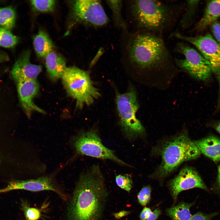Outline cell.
Segmentation results:
<instances>
[{"label":"cell","mask_w":220,"mask_h":220,"mask_svg":"<svg viewBox=\"0 0 220 220\" xmlns=\"http://www.w3.org/2000/svg\"><path fill=\"white\" fill-rule=\"evenodd\" d=\"M108 196L104 177L94 165L82 173L68 209L69 220H101Z\"/></svg>","instance_id":"6da1fadb"},{"label":"cell","mask_w":220,"mask_h":220,"mask_svg":"<svg viewBox=\"0 0 220 220\" xmlns=\"http://www.w3.org/2000/svg\"><path fill=\"white\" fill-rule=\"evenodd\" d=\"M185 3L158 0L133 1L131 12L140 32L162 36L174 27L184 11Z\"/></svg>","instance_id":"7a4b0ae2"},{"label":"cell","mask_w":220,"mask_h":220,"mask_svg":"<svg viewBox=\"0 0 220 220\" xmlns=\"http://www.w3.org/2000/svg\"><path fill=\"white\" fill-rule=\"evenodd\" d=\"M128 52L131 62L143 69H160L172 64L173 59L162 36L139 32L131 39Z\"/></svg>","instance_id":"3957f363"},{"label":"cell","mask_w":220,"mask_h":220,"mask_svg":"<svg viewBox=\"0 0 220 220\" xmlns=\"http://www.w3.org/2000/svg\"><path fill=\"white\" fill-rule=\"evenodd\" d=\"M201 153L194 141L182 133L166 142L162 148L161 163L156 171V177H165L185 161L195 159Z\"/></svg>","instance_id":"277c9868"},{"label":"cell","mask_w":220,"mask_h":220,"mask_svg":"<svg viewBox=\"0 0 220 220\" xmlns=\"http://www.w3.org/2000/svg\"><path fill=\"white\" fill-rule=\"evenodd\" d=\"M61 79L68 95L75 100L77 108L91 105L101 96L88 73L77 67H67Z\"/></svg>","instance_id":"5b68a950"},{"label":"cell","mask_w":220,"mask_h":220,"mask_svg":"<svg viewBox=\"0 0 220 220\" xmlns=\"http://www.w3.org/2000/svg\"><path fill=\"white\" fill-rule=\"evenodd\" d=\"M135 90L131 88L126 93H117L116 108L120 125L125 137L131 139L143 134L145 130L136 117L139 105Z\"/></svg>","instance_id":"8992f818"},{"label":"cell","mask_w":220,"mask_h":220,"mask_svg":"<svg viewBox=\"0 0 220 220\" xmlns=\"http://www.w3.org/2000/svg\"><path fill=\"white\" fill-rule=\"evenodd\" d=\"M72 144L79 154L98 159L109 160L120 165L130 167L102 143L98 132L94 129L82 131L74 136Z\"/></svg>","instance_id":"52a82bcc"},{"label":"cell","mask_w":220,"mask_h":220,"mask_svg":"<svg viewBox=\"0 0 220 220\" xmlns=\"http://www.w3.org/2000/svg\"><path fill=\"white\" fill-rule=\"evenodd\" d=\"M175 50L184 57L174 59L179 67L198 79L207 81L211 78L212 72L210 64L200 53L183 42L178 43Z\"/></svg>","instance_id":"ba28073f"},{"label":"cell","mask_w":220,"mask_h":220,"mask_svg":"<svg viewBox=\"0 0 220 220\" xmlns=\"http://www.w3.org/2000/svg\"><path fill=\"white\" fill-rule=\"evenodd\" d=\"M172 36L188 42L195 46L208 62L212 72L216 75L220 85V45L210 34L189 36L174 31Z\"/></svg>","instance_id":"9c48e42d"},{"label":"cell","mask_w":220,"mask_h":220,"mask_svg":"<svg viewBox=\"0 0 220 220\" xmlns=\"http://www.w3.org/2000/svg\"><path fill=\"white\" fill-rule=\"evenodd\" d=\"M74 15L77 20L89 25L101 27L107 24L108 18L100 1L78 0L74 2Z\"/></svg>","instance_id":"30bf717a"},{"label":"cell","mask_w":220,"mask_h":220,"mask_svg":"<svg viewBox=\"0 0 220 220\" xmlns=\"http://www.w3.org/2000/svg\"><path fill=\"white\" fill-rule=\"evenodd\" d=\"M18 189L31 192L50 190L54 192L64 200L67 198L66 195L56 183L52 175L35 179L12 181L10 182L7 187L1 189V193Z\"/></svg>","instance_id":"8fae6325"},{"label":"cell","mask_w":220,"mask_h":220,"mask_svg":"<svg viewBox=\"0 0 220 220\" xmlns=\"http://www.w3.org/2000/svg\"><path fill=\"white\" fill-rule=\"evenodd\" d=\"M169 186L174 201L179 194L183 191L196 188L208 191L197 172L188 167L182 169L177 175L170 182Z\"/></svg>","instance_id":"7c38bea8"},{"label":"cell","mask_w":220,"mask_h":220,"mask_svg":"<svg viewBox=\"0 0 220 220\" xmlns=\"http://www.w3.org/2000/svg\"><path fill=\"white\" fill-rule=\"evenodd\" d=\"M16 82L20 101L27 116L30 117L34 112L45 114L46 112L33 101V98L39 91V86L37 80L21 81Z\"/></svg>","instance_id":"4fadbf2b"},{"label":"cell","mask_w":220,"mask_h":220,"mask_svg":"<svg viewBox=\"0 0 220 220\" xmlns=\"http://www.w3.org/2000/svg\"><path fill=\"white\" fill-rule=\"evenodd\" d=\"M30 51L27 50L20 56L12 68L11 73L16 82L37 80L42 71V66L32 64L30 61Z\"/></svg>","instance_id":"5bb4252c"},{"label":"cell","mask_w":220,"mask_h":220,"mask_svg":"<svg viewBox=\"0 0 220 220\" xmlns=\"http://www.w3.org/2000/svg\"><path fill=\"white\" fill-rule=\"evenodd\" d=\"M45 59V66L50 78L53 81L61 78L67 68L64 58L53 51Z\"/></svg>","instance_id":"9a60e30c"},{"label":"cell","mask_w":220,"mask_h":220,"mask_svg":"<svg viewBox=\"0 0 220 220\" xmlns=\"http://www.w3.org/2000/svg\"><path fill=\"white\" fill-rule=\"evenodd\" d=\"M201 153L215 162L220 160V139L213 136L194 141Z\"/></svg>","instance_id":"2e32d148"},{"label":"cell","mask_w":220,"mask_h":220,"mask_svg":"<svg viewBox=\"0 0 220 220\" xmlns=\"http://www.w3.org/2000/svg\"><path fill=\"white\" fill-rule=\"evenodd\" d=\"M220 17V0H212L207 3L203 16L196 24L194 31L200 32L211 25Z\"/></svg>","instance_id":"e0dca14e"},{"label":"cell","mask_w":220,"mask_h":220,"mask_svg":"<svg viewBox=\"0 0 220 220\" xmlns=\"http://www.w3.org/2000/svg\"><path fill=\"white\" fill-rule=\"evenodd\" d=\"M33 44L38 57L44 58L53 51L54 45L48 34L42 30H40L34 37Z\"/></svg>","instance_id":"ac0fdd59"},{"label":"cell","mask_w":220,"mask_h":220,"mask_svg":"<svg viewBox=\"0 0 220 220\" xmlns=\"http://www.w3.org/2000/svg\"><path fill=\"white\" fill-rule=\"evenodd\" d=\"M198 0L186 1L185 7L178 28L175 31L180 32L188 29L192 25L194 18L197 6Z\"/></svg>","instance_id":"d6986e66"},{"label":"cell","mask_w":220,"mask_h":220,"mask_svg":"<svg viewBox=\"0 0 220 220\" xmlns=\"http://www.w3.org/2000/svg\"><path fill=\"white\" fill-rule=\"evenodd\" d=\"M193 204V203H180L175 206L168 208L166 210L167 213L172 220H190L192 216L190 209Z\"/></svg>","instance_id":"ffe728a7"},{"label":"cell","mask_w":220,"mask_h":220,"mask_svg":"<svg viewBox=\"0 0 220 220\" xmlns=\"http://www.w3.org/2000/svg\"><path fill=\"white\" fill-rule=\"evenodd\" d=\"M16 18L14 10L11 6L0 7V26L10 30L14 26Z\"/></svg>","instance_id":"44dd1931"},{"label":"cell","mask_w":220,"mask_h":220,"mask_svg":"<svg viewBox=\"0 0 220 220\" xmlns=\"http://www.w3.org/2000/svg\"><path fill=\"white\" fill-rule=\"evenodd\" d=\"M18 38L10 30L0 28V46L7 48L15 46L18 42Z\"/></svg>","instance_id":"7402d4cb"},{"label":"cell","mask_w":220,"mask_h":220,"mask_svg":"<svg viewBox=\"0 0 220 220\" xmlns=\"http://www.w3.org/2000/svg\"><path fill=\"white\" fill-rule=\"evenodd\" d=\"M106 2L112 10L115 23L120 27L125 28L126 25L121 14L122 1L108 0Z\"/></svg>","instance_id":"603a6c76"},{"label":"cell","mask_w":220,"mask_h":220,"mask_svg":"<svg viewBox=\"0 0 220 220\" xmlns=\"http://www.w3.org/2000/svg\"><path fill=\"white\" fill-rule=\"evenodd\" d=\"M30 2L34 9L40 12H52L55 7L56 2L53 0H31Z\"/></svg>","instance_id":"cb8c5ba5"},{"label":"cell","mask_w":220,"mask_h":220,"mask_svg":"<svg viewBox=\"0 0 220 220\" xmlns=\"http://www.w3.org/2000/svg\"><path fill=\"white\" fill-rule=\"evenodd\" d=\"M21 205L26 220H38L41 217L40 211L37 208L30 207L26 201L22 200Z\"/></svg>","instance_id":"d4e9b609"},{"label":"cell","mask_w":220,"mask_h":220,"mask_svg":"<svg viewBox=\"0 0 220 220\" xmlns=\"http://www.w3.org/2000/svg\"><path fill=\"white\" fill-rule=\"evenodd\" d=\"M117 185L120 188L129 193L133 186V181L129 174H121L117 175L115 178Z\"/></svg>","instance_id":"484cf974"},{"label":"cell","mask_w":220,"mask_h":220,"mask_svg":"<svg viewBox=\"0 0 220 220\" xmlns=\"http://www.w3.org/2000/svg\"><path fill=\"white\" fill-rule=\"evenodd\" d=\"M161 213V210L159 208L152 211L150 208L145 207L140 215V218L141 220H156Z\"/></svg>","instance_id":"4316f807"},{"label":"cell","mask_w":220,"mask_h":220,"mask_svg":"<svg viewBox=\"0 0 220 220\" xmlns=\"http://www.w3.org/2000/svg\"><path fill=\"white\" fill-rule=\"evenodd\" d=\"M151 190L149 186L143 187L138 194L137 198L139 203L144 206L149 202L151 198Z\"/></svg>","instance_id":"83f0119b"},{"label":"cell","mask_w":220,"mask_h":220,"mask_svg":"<svg viewBox=\"0 0 220 220\" xmlns=\"http://www.w3.org/2000/svg\"><path fill=\"white\" fill-rule=\"evenodd\" d=\"M217 214V212L205 214L198 212L192 215L190 220H211Z\"/></svg>","instance_id":"f1b7e54d"},{"label":"cell","mask_w":220,"mask_h":220,"mask_svg":"<svg viewBox=\"0 0 220 220\" xmlns=\"http://www.w3.org/2000/svg\"><path fill=\"white\" fill-rule=\"evenodd\" d=\"M211 26L213 38L220 45V22L217 21L212 24Z\"/></svg>","instance_id":"f546056e"},{"label":"cell","mask_w":220,"mask_h":220,"mask_svg":"<svg viewBox=\"0 0 220 220\" xmlns=\"http://www.w3.org/2000/svg\"><path fill=\"white\" fill-rule=\"evenodd\" d=\"M130 212L125 210H122L118 212L113 214V215L115 218L119 219L129 215Z\"/></svg>","instance_id":"4dcf8cb0"},{"label":"cell","mask_w":220,"mask_h":220,"mask_svg":"<svg viewBox=\"0 0 220 220\" xmlns=\"http://www.w3.org/2000/svg\"><path fill=\"white\" fill-rule=\"evenodd\" d=\"M218 185L220 189V165L218 167Z\"/></svg>","instance_id":"1f68e13d"},{"label":"cell","mask_w":220,"mask_h":220,"mask_svg":"<svg viewBox=\"0 0 220 220\" xmlns=\"http://www.w3.org/2000/svg\"><path fill=\"white\" fill-rule=\"evenodd\" d=\"M216 130L220 134V123H218L215 127Z\"/></svg>","instance_id":"d6a6232c"},{"label":"cell","mask_w":220,"mask_h":220,"mask_svg":"<svg viewBox=\"0 0 220 220\" xmlns=\"http://www.w3.org/2000/svg\"><path fill=\"white\" fill-rule=\"evenodd\" d=\"M1 193V189H0V193Z\"/></svg>","instance_id":"836d02e7"}]
</instances>
